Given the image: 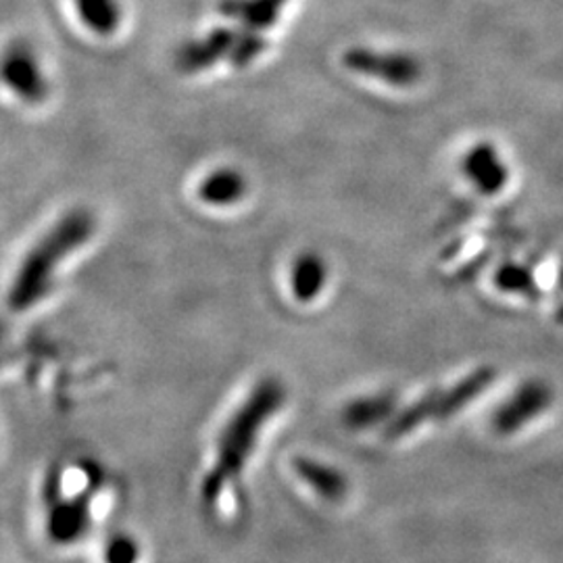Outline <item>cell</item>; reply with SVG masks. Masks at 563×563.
<instances>
[{
    "label": "cell",
    "instance_id": "obj_1",
    "mask_svg": "<svg viewBox=\"0 0 563 563\" xmlns=\"http://www.w3.org/2000/svg\"><path fill=\"white\" fill-rule=\"evenodd\" d=\"M282 402V384L276 378H265L253 388V393L230 418V422L225 423L218 443L216 463L202 481L201 495L205 504H216L223 488L239 478L244 463L260 439L263 426L280 409Z\"/></svg>",
    "mask_w": 563,
    "mask_h": 563
},
{
    "label": "cell",
    "instance_id": "obj_2",
    "mask_svg": "<svg viewBox=\"0 0 563 563\" xmlns=\"http://www.w3.org/2000/svg\"><path fill=\"white\" fill-rule=\"evenodd\" d=\"M95 218L84 209H74L63 216L21 263L20 274L11 288L9 302L15 311L30 309L48 290L53 274L67 255H71L95 234Z\"/></svg>",
    "mask_w": 563,
    "mask_h": 563
},
{
    "label": "cell",
    "instance_id": "obj_3",
    "mask_svg": "<svg viewBox=\"0 0 563 563\" xmlns=\"http://www.w3.org/2000/svg\"><path fill=\"white\" fill-rule=\"evenodd\" d=\"M490 378H493V372L488 367H484V369L470 374L467 378H463L462 383H457L455 386L446 388V390L428 393L420 401L409 405L407 409H402L397 418L390 420L388 428H386V439L395 441V439H401V437L409 434L411 430L420 428L426 422L451 418L453 413L462 411L463 407L472 399H476L488 386Z\"/></svg>",
    "mask_w": 563,
    "mask_h": 563
},
{
    "label": "cell",
    "instance_id": "obj_4",
    "mask_svg": "<svg viewBox=\"0 0 563 563\" xmlns=\"http://www.w3.org/2000/svg\"><path fill=\"white\" fill-rule=\"evenodd\" d=\"M342 63L346 69L369 76L376 80L386 81L390 86H411L420 80L422 67L420 63L409 55H395V53H376L372 48L355 46L342 55Z\"/></svg>",
    "mask_w": 563,
    "mask_h": 563
},
{
    "label": "cell",
    "instance_id": "obj_5",
    "mask_svg": "<svg viewBox=\"0 0 563 563\" xmlns=\"http://www.w3.org/2000/svg\"><path fill=\"white\" fill-rule=\"evenodd\" d=\"M553 402V393L549 384L543 380H528L523 383L504 407L495 413L493 423L499 434H514L522 430L523 426L534 422L539 416L551 407Z\"/></svg>",
    "mask_w": 563,
    "mask_h": 563
},
{
    "label": "cell",
    "instance_id": "obj_6",
    "mask_svg": "<svg viewBox=\"0 0 563 563\" xmlns=\"http://www.w3.org/2000/svg\"><path fill=\"white\" fill-rule=\"evenodd\" d=\"M2 80L20 99L30 104H38L48 95V86L42 76L38 60L23 46L11 48L4 55Z\"/></svg>",
    "mask_w": 563,
    "mask_h": 563
},
{
    "label": "cell",
    "instance_id": "obj_7",
    "mask_svg": "<svg viewBox=\"0 0 563 563\" xmlns=\"http://www.w3.org/2000/svg\"><path fill=\"white\" fill-rule=\"evenodd\" d=\"M46 530L48 537L59 544L76 543L90 526V493H80L74 499L48 501Z\"/></svg>",
    "mask_w": 563,
    "mask_h": 563
},
{
    "label": "cell",
    "instance_id": "obj_8",
    "mask_svg": "<svg viewBox=\"0 0 563 563\" xmlns=\"http://www.w3.org/2000/svg\"><path fill=\"white\" fill-rule=\"evenodd\" d=\"M239 36H241V32H234V30H228V27L213 30L205 41L192 42L186 48H181L178 67L186 74L207 69L216 60L232 55V51L239 42Z\"/></svg>",
    "mask_w": 563,
    "mask_h": 563
},
{
    "label": "cell",
    "instance_id": "obj_9",
    "mask_svg": "<svg viewBox=\"0 0 563 563\" xmlns=\"http://www.w3.org/2000/svg\"><path fill=\"white\" fill-rule=\"evenodd\" d=\"M292 467L302 483L316 490L325 501H341L349 490V483L341 470L311 457H295Z\"/></svg>",
    "mask_w": 563,
    "mask_h": 563
},
{
    "label": "cell",
    "instance_id": "obj_10",
    "mask_svg": "<svg viewBox=\"0 0 563 563\" xmlns=\"http://www.w3.org/2000/svg\"><path fill=\"white\" fill-rule=\"evenodd\" d=\"M463 172L484 195H495L504 188L505 169L488 144L472 148L463 162Z\"/></svg>",
    "mask_w": 563,
    "mask_h": 563
},
{
    "label": "cell",
    "instance_id": "obj_11",
    "mask_svg": "<svg viewBox=\"0 0 563 563\" xmlns=\"http://www.w3.org/2000/svg\"><path fill=\"white\" fill-rule=\"evenodd\" d=\"M246 192V180L236 169H218L209 174L199 186L202 202L213 207H228L241 201Z\"/></svg>",
    "mask_w": 563,
    "mask_h": 563
},
{
    "label": "cell",
    "instance_id": "obj_12",
    "mask_svg": "<svg viewBox=\"0 0 563 563\" xmlns=\"http://www.w3.org/2000/svg\"><path fill=\"white\" fill-rule=\"evenodd\" d=\"M328 278V269L320 255L313 253H305L295 265H292V292L297 297V301L311 302L322 295L323 286Z\"/></svg>",
    "mask_w": 563,
    "mask_h": 563
},
{
    "label": "cell",
    "instance_id": "obj_13",
    "mask_svg": "<svg viewBox=\"0 0 563 563\" xmlns=\"http://www.w3.org/2000/svg\"><path fill=\"white\" fill-rule=\"evenodd\" d=\"M280 4L274 0H222L220 11L223 15L239 18L249 30H265L278 21Z\"/></svg>",
    "mask_w": 563,
    "mask_h": 563
},
{
    "label": "cell",
    "instance_id": "obj_14",
    "mask_svg": "<svg viewBox=\"0 0 563 563\" xmlns=\"http://www.w3.org/2000/svg\"><path fill=\"white\" fill-rule=\"evenodd\" d=\"M395 409V399L388 395H376V397H365L357 401L349 402L342 411V422L349 428L363 430V428H372L376 423L390 420Z\"/></svg>",
    "mask_w": 563,
    "mask_h": 563
},
{
    "label": "cell",
    "instance_id": "obj_15",
    "mask_svg": "<svg viewBox=\"0 0 563 563\" xmlns=\"http://www.w3.org/2000/svg\"><path fill=\"white\" fill-rule=\"evenodd\" d=\"M81 23L99 36H111L121 25L120 0H76Z\"/></svg>",
    "mask_w": 563,
    "mask_h": 563
},
{
    "label": "cell",
    "instance_id": "obj_16",
    "mask_svg": "<svg viewBox=\"0 0 563 563\" xmlns=\"http://www.w3.org/2000/svg\"><path fill=\"white\" fill-rule=\"evenodd\" d=\"M141 558V547L128 537L118 534L104 547V563H136Z\"/></svg>",
    "mask_w": 563,
    "mask_h": 563
},
{
    "label": "cell",
    "instance_id": "obj_17",
    "mask_svg": "<svg viewBox=\"0 0 563 563\" xmlns=\"http://www.w3.org/2000/svg\"><path fill=\"white\" fill-rule=\"evenodd\" d=\"M263 48H265V41H263L262 36H260L255 30L244 32V34L239 36V42H236V46H234V51H232V55H230V60H232L236 67H244V65H249L251 60L257 59V57L262 55Z\"/></svg>",
    "mask_w": 563,
    "mask_h": 563
},
{
    "label": "cell",
    "instance_id": "obj_18",
    "mask_svg": "<svg viewBox=\"0 0 563 563\" xmlns=\"http://www.w3.org/2000/svg\"><path fill=\"white\" fill-rule=\"evenodd\" d=\"M497 286L507 292L523 295L528 288H532V280L530 274L520 265H505L497 274Z\"/></svg>",
    "mask_w": 563,
    "mask_h": 563
},
{
    "label": "cell",
    "instance_id": "obj_19",
    "mask_svg": "<svg viewBox=\"0 0 563 563\" xmlns=\"http://www.w3.org/2000/svg\"><path fill=\"white\" fill-rule=\"evenodd\" d=\"M274 2H278V4H284V2H286V0H274Z\"/></svg>",
    "mask_w": 563,
    "mask_h": 563
}]
</instances>
